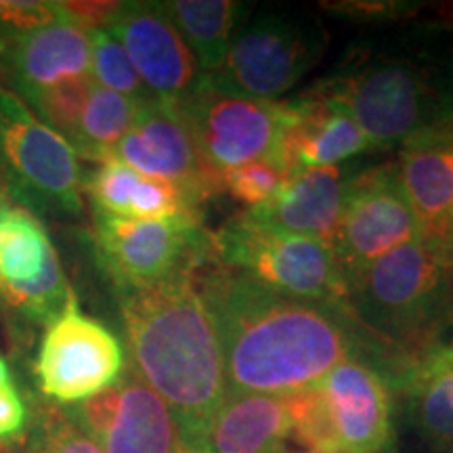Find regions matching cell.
<instances>
[{
	"label": "cell",
	"instance_id": "obj_1",
	"mask_svg": "<svg viewBox=\"0 0 453 453\" xmlns=\"http://www.w3.org/2000/svg\"><path fill=\"white\" fill-rule=\"evenodd\" d=\"M229 393L283 395L313 387L349 359L350 338L332 307L281 296L240 271L203 280Z\"/></svg>",
	"mask_w": 453,
	"mask_h": 453
},
{
	"label": "cell",
	"instance_id": "obj_2",
	"mask_svg": "<svg viewBox=\"0 0 453 453\" xmlns=\"http://www.w3.org/2000/svg\"><path fill=\"white\" fill-rule=\"evenodd\" d=\"M120 307L134 373L173 411L187 447L203 453L229 387L219 332L191 271L122 290Z\"/></svg>",
	"mask_w": 453,
	"mask_h": 453
},
{
	"label": "cell",
	"instance_id": "obj_3",
	"mask_svg": "<svg viewBox=\"0 0 453 453\" xmlns=\"http://www.w3.org/2000/svg\"><path fill=\"white\" fill-rule=\"evenodd\" d=\"M211 250L223 267L240 271L281 296L327 307L347 300V275L330 243L277 231L248 212L212 237Z\"/></svg>",
	"mask_w": 453,
	"mask_h": 453
},
{
	"label": "cell",
	"instance_id": "obj_4",
	"mask_svg": "<svg viewBox=\"0 0 453 453\" xmlns=\"http://www.w3.org/2000/svg\"><path fill=\"white\" fill-rule=\"evenodd\" d=\"M326 88L359 124L370 145H405L418 134L453 124L451 95L407 59H373Z\"/></svg>",
	"mask_w": 453,
	"mask_h": 453
},
{
	"label": "cell",
	"instance_id": "obj_5",
	"mask_svg": "<svg viewBox=\"0 0 453 453\" xmlns=\"http://www.w3.org/2000/svg\"><path fill=\"white\" fill-rule=\"evenodd\" d=\"M0 177L24 208L57 217H78L82 211L84 183L76 151L4 88H0Z\"/></svg>",
	"mask_w": 453,
	"mask_h": 453
},
{
	"label": "cell",
	"instance_id": "obj_6",
	"mask_svg": "<svg viewBox=\"0 0 453 453\" xmlns=\"http://www.w3.org/2000/svg\"><path fill=\"white\" fill-rule=\"evenodd\" d=\"M451 294L437 248L413 242L347 277V300L359 319L387 338L422 332Z\"/></svg>",
	"mask_w": 453,
	"mask_h": 453
},
{
	"label": "cell",
	"instance_id": "obj_7",
	"mask_svg": "<svg viewBox=\"0 0 453 453\" xmlns=\"http://www.w3.org/2000/svg\"><path fill=\"white\" fill-rule=\"evenodd\" d=\"M321 50L324 34L309 21L286 13L258 15L237 26L223 65L208 76L229 93L271 101L303 81Z\"/></svg>",
	"mask_w": 453,
	"mask_h": 453
},
{
	"label": "cell",
	"instance_id": "obj_8",
	"mask_svg": "<svg viewBox=\"0 0 453 453\" xmlns=\"http://www.w3.org/2000/svg\"><path fill=\"white\" fill-rule=\"evenodd\" d=\"M180 110L212 173L258 160L275 162L283 107L273 101L243 97L217 87L208 73L179 99Z\"/></svg>",
	"mask_w": 453,
	"mask_h": 453
},
{
	"label": "cell",
	"instance_id": "obj_9",
	"mask_svg": "<svg viewBox=\"0 0 453 453\" xmlns=\"http://www.w3.org/2000/svg\"><path fill=\"white\" fill-rule=\"evenodd\" d=\"M95 248L105 273L122 290H137L189 273L211 243L197 217L143 220L97 212Z\"/></svg>",
	"mask_w": 453,
	"mask_h": 453
},
{
	"label": "cell",
	"instance_id": "obj_10",
	"mask_svg": "<svg viewBox=\"0 0 453 453\" xmlns=\"http://www.w3.org/2000/svg\"><path fill=\"white\" fill-rule=\"evenodd\" d=\"M127 370L124 349L110 327L84 315L70 292L44 330L34 373L42 395L61 405L82 403L110 388Z\"/></svg>",
	"mask_w": 453,
	"mask_h": 453
},
{
	"label": "cell",
	"instance_id": "obj_11",
	"mask_svg": "<svg viewBox=\"0 0 453 453\" xmlns=\"http://www.w3.org/2000/svg\"><path fill=\"white\" fill-rule=\"evenodd\" d=\"M422 240V229L399 180L396 166L349 180L332 248L350 277L395 248Z\"/></svg>",
	"mask_w": 453,
	"mask_h": 453
},
{
	"label": "cell",
	"instance_id": "obj_12",
	"mask_svg": "<svg viewBox=\"0 0 453 453\" xmlns=\"http://www.w3.org/2000/svg\"><path fill=\"white\" fill-rule=\"evenodd\" d=\"M113 157L145 177L179 183L196 202L220 189V174L202 160L179 101L147 99Z\"/></svg>",
	"mask_w": 453,
	"mask_h": 453
},
{
	"label": "cell",
	"instance_id": "obj_13",
	"mask_svg": "<svg viewBox=\"0 0 453 453\" xmlns=\"http://www.w3.org/2000/svg\"><path fill=\"white\" fill-rule=\"evenodd\" d=\"M110 32L154 97L179 101L194 88L197 61L164 3H124Z\"/></svg>",
	"mask_w": 453,
	"mask_h": 453
},
{
	"label": "cell",
	"instance_id": "obj_14",
	"mask_svg": "<svg viewBox=\"0 0 453 453\" xmlns=\"http://www.w3.org/2000/svg\"><path fill=\"white\" fill-rule=\"evenodd\" d=\"M281 107L283 122L275 164L288 177L304 168L336 166V162L372 147L359 124L326 87Z\"/></svg>",
	"mask_w": 453,
	"mask_h": 453
},
{
	"label": "cell",
	"instance_id": "obj_15",
	"mask_svg": "<svg viewBox=\"0 0 453 453\" xmlns=\"http://www.w3.org/2000/svg\"><path fill=\"white\" fill-rule=\"evenodd\" d=\"M330 407L342 453H384L388 449L390 396L380 373L347 359L317 382Z\"/></svg>",
	"mask_w": 453,
	"mask_h": 453
},
{
	"label": "cell",
	"instance_id": "obj_16",
	"mask_svg": "<svg viewBox=\"0 0 453 453\" xmlns=\"http://www.w3.org/2000/svg\"><path fill=\"white\" fill-rule=\"evenodd\" d=\"M90 34L65 19L32 32L9 34L0 41V65L26 99L90 73Z\"/></svg>",
	"mask_w": 453,
	"mask_h": 453
},
{
	"label": "cell",
	"instance_id": "obj_17",
	"mask_svg": "<svg viewBox=\"0 0 453 453\" xmlns=\"http://www.w3.org/2000/svg\"><path fill=\"white\" fill-rule=\"evenodd\" d=\"M349 180L338 166L304 168L286 179L273 200L250 208L248 217L286 234L324 243L336 237Z\"/></svg>",
	"mask_w": 453,
	"mask_h": 453
},
{
	"label": "cell",
	"instance_id": "obj_18",
	"mask_svg": "<svg viewBox=\"0 0 453 453\" xmlns=\"http://www.w3.org/2000/svg\"><path fill=\"white\" fill-rule=\"evenodd\" d=\"M396 173L422 240L434 243L453 217V124L407 141Z\"/></svg>",
	"mask_w": 453,
	"mask_h": 453
},
{
	"label": "cell",
	"instance_id": "obj_19",
	"mask_svg": "<svg viewBox=\"0 0 453 453\" xmlns=\"http://www.w3.org/2000/svg\"><path fill=\"white\" fill-rule=\"evenodd\" d=\"M104 453H194L168 405L134 372L120 378V401L95 441Z\"/></svg>",
	"mask_w": 453,
	"mask_h": 453
},
{
	"label": "cell",
	"instance_id": "obj_20",
	"mask_svg": "<svg viewBox=\"0 0 453 453\" xmlns=\"http://www.w3.org/2000/svg\"><path fill=\"white\" fill-rule=\"evenodd\" d=\"M288 437L281 395L229 393L208 428L203 453H277Z\"/></svg>",
	"mask_w": 453,
	"mask_h": 453
},
{
	"label": "cell",
	"instance_id": "obj_21",
	"mask_svg": "<svg viewBox=\"0 0 453 453\" xmlns=\"http://www.w3.org/2000/svg\"><path fill=\"white\" fill-rule=\"evenodd\" d=\"M164 7L197 64L206 73L219 72L237 30L240 4L234 0H174Z\"/></svg>",
	"mask_w": 453,
	"mask_h": 453
},
{
	"label": "cell",
	"instance_id": "obj_22",
	"mask_svg": "<svg viewBox=\"0 0 453 453\" xmlns=\"http://www.w3.org/2000/svg\"><path fill=\"white\" fill-rule=\"evenodd\" d=\"M411 413L418 428L441 451L453 453V350H437L411 373Z\"/></svg>",
	"mask_w": 453,
	"mask_h": 453
},
{
	"label": "cell",
	"instance_id": "obj_23",
	"mask_svg": "<svg viewBox=\"0 0 453 453\" xmlns=\"http://www.w3.org/2000/svg\"><path fill=\"white\" fill-rule=\"evenodd\" d=\"M53 252L47 226L27 208L0 197V283L19 286L36 280Z\"/></svg>",
	"mask_w": 453,
	"mask_h": 453
},
{
	"label": "cell",
	"instance_id": "obj_24",
	"mask_svg": "<svg viewBox=\"0 0 453 453\" xmlns=\"http://www.w3.org/2000/svg\"><path fill=\"white\" fill-rule=\"evenodd\" d=\"M145 101L95 84L82 111L78 134L72 143L76 156L99 164L113 157V150L137 122Z\"/></svg>",
	"mask_w": 453,
	"mask_h": 453
},
{
	"label": "cell",
	"instance_id": "obj_25",
	"mask_svg": "<svg viewBox=\"0 0 453 453\" xmlns=\"http://www.w3.org/2000/svg\"><path fill=\"white\" fill-rule=\"evenodd\" d=\"M72 288L67 283L64 269H61L57 250L50 254L42 273L36 280L19 283V286H7L0 283V304L3 309L13 311L17 317L26 319L27 324L49 326L70 296Z\"/></svg>",
	"mask_w": 453,
	"mask_h": 453
},
{
	"label": "cell",
	"instance_id": "obj_26",
	"mask_svg": "<svg viewBox=\"0 0 453 453\" xmlns=\"http://www.w3.org/2000/svg\"><path fill=\"white\" fill-rule=\"evenodd\" d=\"M281 396L283 405H286L288 424H290V437L288 439L311 451L342 453L330 407H327L326 396L317 384L290 390Z\"/></svg>",
	"mask_w": 453,
	"mask_h": 453
},
{
	"label": "cell",
	"instance_id": "obj_27",
	"mask_svg": "<svg viewBox=\"0 0 453 453\" xmlns=\"http://www.w3.org/2000/svg\"><path fill=\"white\" fill-rule=\"evenodd\" d=\"M30 426L17 437L15 453H104V449L55 405H38Z\"/></svg>",
	"mask_w": 453,
	"mask_h": 453
},
{
	"label": "cell",
	"instance_id": "obj_28",
	"mask_svg": "<svg viewBox=\"0 0 453 453\" xmlns=\"http://www.w3.org/2000/svg\"><path fill=\"white\" fill-rule=\"evenodd\" d=\"M93 88L95 81L90 78V73H84V76L70 78V81L44 88L27 101L38 111L41 122L47 124L50 130H55L57 134H61L72 145Z\"/></svg>",
	"mask_w": 453,
	"mask_h": 453
},
{
	"label": "cell",
	"instance_id": "obj_29",
	"mask_svg": "<svg viewBox=\"0 0 453 453\" xmlns=\"http://www.w3.org/2000/svg\"><path fill=\"white\" fill-rule=\"evenodd\" d=\"M90 78L101 88L127 95L133 99H150L154 95L141 82L137 70L130 64L127 50L110 30L90 32Z\"/></svg>",
	"mask_w": 453,
	"mask_h": 453
},
{
	"label": "cell",
	"instance_id": "obj_30",
	"mask_svg": "<svg viewBox=\"0 0 453 453\" xmlns=\"http://www.w3.org/2000/svg\"><path fill=\"white\" fill-rule=\"evenodd\" d=\"M141 179V173L133 170L127 164L110 157L101 162L84 187H87L90 200L99 214H111V217L128 219L130 197Z\"/></svg>",
	"mask_w": 453,
	"mask_h": 453
},
{
	"label": "cell",
	"instance_id": "obj_31",
	"mask_svg": "<svg viewBox=\"0 0 453 453\" xmlns=\"http://www.w3.org/2000/svg\"><path fill=\"white\" fill-rule=\"evenodd\" d=\"M288 174L271 160L242 164L220 173V189L229 191L235 200L257 208L280 194Z\"/></svg>",
	"mask_w": 453,
	"mask_h": 453
},
{
	"label": "cell",
	"instance_id": "obj_32",
	"mask_svg": "<svg viewBox=\"0 0 453 453\" xmlns=\"http://www.w3.org/2000/svg\"><path fill=\"white\" fill-rule=\"evenodd\" d=\"M124 3H113V0H61L57 3L61 19L70 21L81 30H104L111 27L116 17L120 15Z\"/></svg>",
	"mask_w": 453,
	"mask_h": 453
},
{
	"label": "cell",
	"instance_id": "obj_33",
	"mask_svg": "<svg viewBox=\"0 0 453 453\" xmlns=\"http://www.w3.org/2000/svg\"><path fill=\"white\" fill-rule=\"evenodd\" d=\"M61 19L57 3L47 0H0V21L17 32H32Z\"/></svg>",
	"mask_w": 453,
	"mask_h": 453
},
{
	"label": "cell",
	"instance_id": "obj_34",
	"mask_svg": "<svg viewBox=\"0 0 453 453\" xmlns=\"http://www.w3.org/2000/svg\"><path fill=\"white\" fill-rule=\"evenodd\" d=\"M27 410L15 384L0 388V439L9 441L24 434L27 426Z\"/></svg>",
	"mask_w": 453,
	"mask_h": 453
},
{
	"label": "cell",
	"instance_id": "obj_35",
	"mask_svg": "<svg viewBox=\"0 0 453 453\" xmlns=\"http://www.w3.org/2000/svg\"><path fill=\"white\" fill-rule=\"evenodd\" d=\"M433 246L437 248L441 263H443V267H445L447 280H449L451 294H453V217L449 219V223L445 225L443 234L439 235V240L434 242Z\"/></svg>",
	"mask_w": 453,
	"mask_h": 453
},
{
	"label": "cell",
	"instance_id": "obj_36",
	"mask_svg": "<svg viewBox=\"0 0 453 453\" xmlns=\"http://www.w3.org/2000/svg\"><path fill=\"white\" fill-rule=\"evenodd\" d=\"M9 384H13V380H11V372H9V365L7 361L0 357V388L9 387Z\"/></svg>",
	"mask_w": 453,
	"mask_h": 453
},
{
	"label": "cell",
	"instance_id": "obj_37",
	"mask_svg": "<svg viewBox=\"0 0 453 453\" xmlns=\"http://www.w3.org/2000/svg\"><path fill=\"white\" fill-rule=\"evenodd\" d=\"M17 449V439H0V453H15Z\"/></svg>",
	"mask_w": 453,
	"mask_h": 453
},
{
	"label": "cell",
	"instance_id": "obj_38",
	"mask_svg": "<svg viewBox=\"0 0 453 453\" xmlns=\"http://www.w3.org/2000/svg\"><path fill=\"white\" fill-rule=\"evenodd\" d=\"M277 453H330V451H311V449H288V447H281Z\"/></svg>",
	"mask_w": 453,
	"mask_h": 453
},
{
	"label": "cell",
	"instance_id": "obj_39",
	"mask_svg": "<svg viewBox=\"0 0 453 453\" xmlns=\"http://www.w3.org/2000/svg\"><path fill=\"white\" fill-rule=\"evenodd\" d=\"M0 197H3V196H0Z\"/></svg>",
	"mask_w": 453,
	"mask_h": 453
}]
</instances>
